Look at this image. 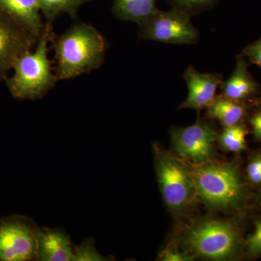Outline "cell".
<instances>
[{"mask_svg": "<svg viewBox=\"0 0 261 261\" xmlns=\"http://www.w3.org/2000/svg\"><path fill=\"white\" fill-rule=\"evenodd\" d=\"M157 0H113V13L118 20L142 23L157 11Z\"/></svg>", "mask_w": 261, "mask_h": 261, "instance_id": "15", "label": "cell"}, {"mask_svg": "<svg viewBox=\"0 0 261 261\" xmlns=\"http://www.w3.org/2000/svg\"><path fill=\"white\" fill-rule=\"evenodd\" d=\"M188 88V97L179 106L180 109L192 108L200 111L207 108L216 97V91L223 83L222 75L200 73L190 65L184 73Z\"/></svg>", "mask_w": 261, "mask_h": 261, "instance_id": "10", "label": "cell"}, {"mask_svg": "<svg viewBox=\"0 0 261 261\" xmlns=\"http://www.w3.org/2000/svg\"><path fill=\"white\" fill-rule=\"evenodd\" d=\"M139 39L173 44H194L199 39L198 30L191 22V15L176 8L158 10L139 24Z\"/></svg>", "mask_w": 261, "mask_h": 261, "instance_id": "7", "label": "cell"}, {"mask_svg": "<svg viewBox=\"0 0 261 261\" xmlns=\"http://www.w3.org/2000/svg\"><path fill=\"white\" fill-rule=\"evenodd\" d=\"M258 200H259V202H260L261 203V190H260V192H259V194H258Z\"/></svg>", "mask_w": 261, "mask_h": 261, "instance_id": "26", "label": "cell"}, {"mask_svg": "<svg viewBox=\"0 0 261 261\" xmlns=\"http://www.w3.org/2000/svg\"><path fill=\"white\" fill-rule=\"evenodd\" d=\"M156 173L163 200L174 216H181L196 195L193 172L178 157L153 146Z\"/></svg>", "mask_w": 261, "mask_h": 261, "instance_id": "5", "label": "cell"}, {"mask_svg": "<svg viewBox=\"0 0 261 261\" xmlns=\"http://www.w3.org/2000/svg\"><path fill=\"white\" fill-rule=\"evenodd\" d=\"M0 11L39 39L44 27L39 0H0Z\"/></svg>", "mask_w": 261, "mask_h": 261, "instance_id": "12", "label": "cell"}, {"mask_svg": "<svg viewBox=\"0 0 261 261\" xmlns=\"http://www.w3.org/2000/svg\"><path fill=\"white\" fill-rule=\"evenodd\" d=\"M218 135L217 142L225 152H240L246 149L247 127L243 122L233 126L224 128Z\"/></svg>", "mask_w": 261, "mask_h": 261, "instance_id": "17", "label": "cell"}, {"mask_svg": "<svg viewBox=\"0 0 261 261\" xmlns=\"http://www.w3.org/2000/svg\"><path fill=\"white\" fill-rule=\"evenodd\" d=\"M247 177L252 185L261 184V154L254 155L250 160L247 168Z\"/></svg>", "mask_w": 261, "mask_h": 261, "instance_id": "21", "label": "cell"}, {"mask_svg": "<svg viewBox=\"0 0 261 261\" xmlns=\"http://www.w3.org/2000/svg\"><path fill=\"white\" fill-rule=\"evenodd\" d=\"M247 113L244 102L233 100L221 95L216 96L207 108V116L219 122L224 128L243 122Z\"/></svg>", "mask_w": 261, "mask_h": 261, "instance_id": "14", "label": "cell"}, {"mask_svg": "<svg viewBox=\"0 0 261 261\" xmlns=\"http://www.w3.org/2000/svg\"><path fill=\"white\" fill-rule=\"evenodd\" d=\"M252 133L257 140H261V109L258 110L250 118Z\"/></svg>", "mask_w": 261, "mask_h": 261, "instance_id": "24", "label": "cell"}, {"mask_svg": "<svg viewBox=\"0 0 261 261\" xmlns=\"http://www.w3.org/2000/svg\"><path fill=\"white\" fill-rule=\"evenodd\" d=\"M258 87V83L249 72L246 58L243 54L238 55L232 74L221 84L222 95L244 102L257 93Z\"/></svg>", "mask_w": 261, "mask_h": 261, "instance_id": "13", "label": "cell"}, {"mask_svg": "<svg viewBox=\"0 0 261 261\" xmlns=\"http://www.w3.org/2000/svg\"><path fill=\"white\" fill-rule=\"evenodd\" d=\"M90 0H39L41 13L47 22L53 23L63 14L70 15L75 18L77 12L82 5Z\"/></svg>", "mask_w": 261, "mask_h": 261, "instance_id": "16", "label": "cell"}, {"mask_svg": "<svg viewBox=\"0 0 261 261\" xmlns=\"http://www.w3.org/2000/svg\"><path fill=\"white\" fill-rule=\"evenodd\" d=\"M37 260H74L73 245L63 228H40L38 235Z\"/></svg>", "mask_w": 261, "mask_h": 261, "instance_id": "11", "label": "cell"}, {"mask_svg": "<svg viewBox=\"0 0 261 261\" xmlns=\"http://www.w3.org/2000/svg\"><path fill=\"white\" fill-rule=\"evenodd\" d=\"M176 8L191 15H197L214 8L218 0H168Z\"/></svg>", "mask_w": 261, "mask_h": 261, "instance_id": "19", "label": "cell"}, {"mask_svg": "<svg viewBox=\"0 0 261 261\" xmlns=\"http://www.w3.org/2000/svg\"><path fill=\"white\" fill-rule=\"evenodd\" d=\"M75 261H106L110 257L101 255L95 246V241L92 238L84 240L80 245H73Z\"/></svg>", "mask_w": 261, "mask_h": 261, "instance_id": "18", "label": "cell"}, {"mask_svg": "<svg viewBox=\"0 0 261 261\" xmlns=\"http://www.w3.org/2000/svg\"><path fill=\"white\" fill-rule=\"evenodd\" d=\"M39 229L23 215L0 217V261L37 260Z\"/></svg>", "mask_w": 261, "mask_h": 261, "instance_id": "6", "label": "cell"}, {"mask_svg": "<svg viewBox=\"0 0 261 261\" xmlns=\"http://www.w3.org/2000/svg\"><path fill=\"white\" fill-rule=\"evenodd\" d=\"M38 38L0 11V80H6L10 70L27 51L32 50Z\"/></svg>", "mask_w": 261, "mask_h": 261, "instance_id": "9", "label": "cell"}, {"mask_svg": "<svg viewBox=\"0 0 261 261\" xmlns=\"http://www.w3.org/2000/svg\"><path fill=\"white\" fill-rule=\"evenodd\" d=\"M243 54L252 63L261 68V38L256 42L247 45L244 49Z\"/></svg>", "mask_w": 261, "mask_h": 261, "instance_id": "23", "label": "cell"}, {"mask_svg": "<svg viewBox=\"0 0 261 261\" xmlns=\"http://www.w3.org/2000/svg\"><path fill=\"white\" fill-rule=\"evenodd\" d=\"M181 243L187 252L214 260L237 258L243 244L233 223L216 219L196 221L182 235Z\"/></svg>", "mask_w": 261, "mask_h": 261, "instance_id": "4", "label": "cell"}, {"mask_svg": "<svg viewBox=\"0 0 261 261\" xmlns=\"http://www.w3.org/2000/svg\"><path fill=\"white\" fill-rule=\"evenodd\" d=\"M196 195L214 210H239L246 205L248 190L237 161H213L198 165L192 170Z\"/></svg>", "mask_w": 261, "mask_h": 261, "instance_id": "2", "label": "cell"}, {"mask_svg": "<svg viewBox=\"0 0 261 261\" xmlns=\"http://www.w3.org/2000/svg\"><path fill=\"white\" fill-rule=\"evenodd\" d=\"M53 23L47 22L39 36L35 51H27L13 66L14 73L7 78V87L17 99H41L56 86L58 80L51 69L53 62L48 58V44L54 39Z\"/></svg>", "mask_w": 261, "mask_h": 261, "instance_id": "3", "label": "cell"}, {"mask_svg": "<svg viewBox=\"0 0 261 261\" xmlns=\"http://www.w3.org/2000/svg\"><path fill=\"white\" fill-rule=\"evenodd\" d=\"M160 258L163 261H191L195 258V255L180 252L176 247H170L161 254Z\"/></svg>", "mask_w": 261, "mask_h": 261, "instance_id": "22", "label": "cell"}, {"mask_svg": "<svg viewBox=\"0 0 261 261\" xmlns=\"http://www.w3.org/2000/svg\"><path fill=\"white\" fill-rule=\"evenodd\" d=\"M247 252L252 256L261 255V219L255 222V231L247 240Z\"/></svg>", "mask_w": 261, "mask_h": 261, "instance_id": "20", "label": "cell"}, {"mask_svg": "<svg viewBox=\"0 0 261 261\" xmlns=\"http://www.w3.org/2000/svg\"><path fill=\"white\" fill-rule=\"evenodd\" d=\"M55 50V73L58 81L70 80L97 69L105 61L108 43L97 29L75 23L51 42Z\"/></svg>", "mask_w": 261, "mask_h": 261, "instance_id": "1", "label": "cell"}, {"mask_svg": "<svg viewBox=\"0 0 261 261\" xmlns=\"http://www.w3.org/2000/svg\"><path fill=\"white\" fill-rule=\"evenodd\" d=\"M218 135L210 123L198 121L190 126L173 128L171 143L178 158L198 166L214 160Z\"/></svg>", "mask_w": 261, "mask_h": 261, "instance_id": "8", "label": "cell"}, {"mask_svg": "<svg viewBox=\"0 0 261 261\" xmlns=\"http://www.w3.org/2000/svg\"><path fill=\"white\" fill-rule=\"evenodd\" d=\"M257 103L258 105H260L261 106V95L260 96V97L258 98V99H257Z\"/></svg>", "mask_w": 261, "mask_h": 261, "instance_id": "25", "label": "cell"}]
</instances>
